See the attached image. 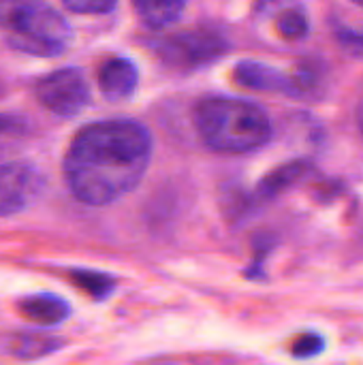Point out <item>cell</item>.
<instances>
[{"label": "cell", "instance_id": "obj_1", "mask_svg": "<svg viewBox=\"0 0 363 365\" xmlns=\"http://www.w3.org/2000/svg\"><path fill=\"white\" fill-rule=\"evenodd\" d=\"M152 158V135L135 120L83 126L64 156V182L86 205H109L131 192Z\"/></svg>", "mask_w": 363, "mask_h": 365}, {"label": "cell", "instance_id": "obj_2", "mask_svg": "<svg viewBox=\"0 0 363 365\" xmlns=\"http://www.w3.org/2000/svg\"><path fill=\"white\" fill-rule=\"evenodd\" d=\"M193 118L203 143L216 152L246 154L272 139L270 115L250 101L208 96L197 103Z\"/></svg>", "mask_w": 363, "mask_h": 365}, {"label": "cell", "instance_id": "obj_3", "mask_svg": "<svg viewBox=\"0 0 363 365\" xmlns=\"http://www.w3.org/2000/svg\"><path fill=\"white\" fill-rule=\"evenodd\" d=\"M0 28L13 49L41 58L62 56L73 38L68 21L45 2L0 0Z\"/></svg>", "mask_w": 363, "mask_h": 365}, {"label": "cell", "instance_id": "obj_4", "mask_svg": "<svg viewBox=\"0 0 363 365\" xmlns=\"http://www.w3.org/2000/svg\"><path fill=\"white\" fill-rule=\"evenodd\" d=\"M152 49L169 68L197 71L223 58L229 51V41L214 30H190L156 38Z\"/></svg>", "mask_w": 363, "mask_h": 365}, {"label": "cell", "instance_id": "obj_5", "mask_svg": "<svg viewBox=\"0 0 363 365\" xmlns=\"http://www.w3.org/2000/svg\"><path fill=\"white\" fill-rule=\"evenodd\" d=\"M34 94L47 111L60 118H73L90 103V86L86 75L75 66H64L41 77L34 86Z\"/></svg>", "mask_w": 363, "mask_h": 365}, {"label": "cell", "instance_id": "obj_6", "mask_svg": "<svg viewBox=\"0 0 363 365\" xmlns=\"http://www.w3.org/2000/svg\"><path fill=\"white\" fill-rule=\"evenodd\" d=\"M45 175L30 163L13 160L0 165V216L28 210L43 192Z\"/></svg>", "mask_w": 363, "mask_h": 365}, {"label": "cell", "instance_id": "obj_7", "mask_svg": "<svg viewBox=\"0 0 363 365\" xmlns=\"http://www.w3.org/2000/svg\"><path fill=\"white\" fill-rule=\"evenodd\" d=\"M233 77L240 86L248 88V90H257V92H270V94H287V96H300L297 83L293 75H287L265 62H257V60H242L235 71Z\"/></svg>", "mask_w": 363, "mask_h": 365}, {"label": "cell", "instance_id": "obj_8", "mask_svg": "<svg viewBox=\"0 0 363 365\" xmlns=\"http://www.w3.org/2000/svg\"><path fill=\"white\" fill-rule=\"evenodd\" d=\"M139 81V71L135 66L133 60L116 56L109 58L101 71H98V86L101 92L109 98V101H122L128 98Z\"/></svg>", "mask_w": 363, "mask_h": 365}, {"label": "cell", "instance_id": "obj_9", "mask_svg": "<svg viewBox=\"0 0 363 365\" xmlns=\"http://www.w3.org/2000/svg\"><path fill=\"white\" fill-rule=\"evenodd\" d=\"M19 312L30 323L51 327V325H58L68 319L71 306L53 293H36V295H28L19 302Z\"/></svg>", "mask_w": 363, "mask_h": 365}, {"label": "cell", "instance_id": "obj_10", "mask_svg": "<svg viewBox=\"0 0 363 365\" xmlns=\"http://www.w3.org/2000/svg\"><path fill=\"white\" fill-rule=\"evenodd\" d=\"M310 165L306 160H293L287 163L278 169H274L270 175H265L261 180V184L257 186V195L261 199H274L278 197L282 190H287L289 186H293L295 182H300L306 173H308Z\"/></svg>", "mask_w": 363, "mask_h": 365}, {"label": "cell", "instance_id": "obj_11", "mask_svg": "<svg viewBox=\"0 0 363 365\" xmlns=\"http://www.w3.org/2000/svg\"><path fill=\"white\" fill-rule=\"evenodd\" d=\"M62 346V340L58 338H49V336H41V334H13L6 338L4 349L21 359H39L45 357L53 351H58Z\"/></svg>", "mask_w": 363, "mask_h": 365}, {"label": "cell", "instance_id": "obj_12", "mask_svg": "<svg viewBox=\"0 0 363 365\" xmlns=\"http://www.w3.org/2000/svg\"><path fill=\"white\" fill-rule=\"evenodd\" d=\"M186 9L184 2H148V0H141V2H135V11L139 13L141 21L156 30V28H165L169 24H173L182 11Z\"/></svg>", "mask_w": 363, "mask_h": 365}, {"label": "cell", "instance_id": "obj_13", "mask_svg": "<svg viewBox=\"0 0 363 365\" xmlns=\"http://www.w3.org/2000/svg\"><path fill=\"white\" fill-rule=\"evenodd\" d=\"M71 280L90 297L94 299H107L113 293L116 278L103 274V272H90V269H73Z\"/></svg>", "mask_w": 363, "mask_h": 365}, {"label": "cell", "instance_id": "obj_14", "mask_svg": "<svg viewBox=\"0 0 363 365\" xmlns=\"http://www.w3.org/2000/svg\"><path fill=\"white\" fill-rule=\"evenodd\" d=\"M278 32L285 38H302L308 32V17L300 9H289L278 17Z\"/></svg>", "mask_w": 363, "mask_h": 365}, {"label": "cell", "instance_id": "obj_15", "mask_svg": "<svg viewBox=\"0 0 363 365\" xmlns=\"http://www.w3.org/2000/svg\"><path fill=\"white\" fill-rule=\"evenodd\" d=\"M323 349H325V340L319 334H302L300 338H295L291 346V355L295 359H312L319 353H323Z\"/></svg>", "mask_w": 363, "mask_h": 365}, {"label": "cell", "instance_id": "obj_16", "mask_svg": "<svg viewBox=\"0 0 363 365\" xmlns=\"http://www.w3.org/2000/svg\"><path fill=\"white\" fill-rule=\"evenodd\" d=\"M64 6L73 13H90V15H98V13H109L116 9L113 0H66Z\"/></svg>", "mask_w": 363, "mask_h": 365}, {"label": "cell", "instance_id": "obj_17", "mask_svg": "<svg viewBox=\"0 0 363 365\" xmlns=\"http://www.w3.org/2000/svg\"><path fill=\"white\" fill-rule=\"evenodd\" d=\"M336 36H338V41H340L347 49H351V53H359V56H363V32H359V30H351V28H338V30H336Z\"/></svg>", "mask_w": 363, "mask_h": 365}, {"label": "cell", "instance_id": "obj_18", "mask_svg": "<svg viewBox=\"0 0 363 365\" xmlns=\"http://www.w3.org/2000/svg\"><path fill=\"white\" fill-rule=\"evenodd\" d=\"M19 128V122L9 115H0V133H13Z\"/></svg>", "mask_w": 363, "mask_h": 365}, {"label": "cell", "instance_id": "obj_19", "mask_svg": "<svg viewBox=\"0 0 363 365\" xmlns=\"http://www.w3.org/2000/svg\"><path fill=\"white\" fill-rule=\"evenodd\" d=\"M357 6H362V9H363V2H357Z\"/></svg>", "mask_w": 363, "mask_h": 365}]
</instances>
